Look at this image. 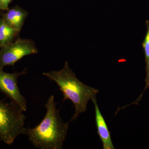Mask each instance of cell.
<instances>
[{
	"label": "cell",
	"mask_w": 149,
	"mask_h": 149,
	"mask_svg": "<svg viewBox=\"0 0 149 149\" xmlns=\"http://www.w3.org/2000/svg\"><path fill=\"white\" fill-rule=\"evenodd\" d=\"M12 0H0V9L3 10H8V5Z\"/></svg>",
	"instance_id": "cell-10"
},
{
	"label": "cell",
	"mask_w": 149,
	"mask_h": 149,
	"mask_svg": "<svg viewBox=\"0 0 149 149\" xmlns=\"http://www.w3.org/2000/svg\"><path fill=\"white\" fill-rule=\"evenodd\" d=\"M42 74L58 85L64 96L63 101L68 99L74 104L75 113L70 121L75 120L80 113L86 111L88 102L96 98L99 93L97 89L85 85L78 80L67 61L61 70H52Z\"/></svg>",
	"instance_id": "cell-2"
},
{
	"label": "cell",
	"mask_w": 149,
	"mask_h": 149,
	"mask_svg": "<svg viewBox=\"0 0 149 149\" xmlns=\"http://www.w3.org/2000/svg\"><path fill=\"white\" fill-rule=\"evenodd\" d=\"M7 11L3 17L4 21L9 26L19 32L28 15V12L18 6Z\"/></svg>",
	"instance_id": "cell-7"
},
{
	"label": "cell",
	"mask_w": 149,
	"mask_h": 149,
	"mask_svg": "<svg viewBox=\"0 0 149 149\" xmlns=\"http://www.w3.org/2000/svg\"><path fill=\"white\" fill-rule=\"evenodd\" d=\"M23 111L15 102L0 99V141L11 145L18 136L24 134L26 117Z\"/></svg>",
	"instance_id": "cell-3"
},
{
	"label": "cell",
	"mask_w": 149,
	"mask_h": 149,
	"mask_svg": "<svg viewBox=\"0 0 149 149\" xmlns=\"http://www.w3.org/2000/svg\"><path fill=\"white\" fill-rule=\"evenodd\" d=\"M45 106L47 113L44 119L35 128H25L24 134L37 148L63 149L69 122L65 123L62 120L53 95L48 99Z\"/></svg>",
	"instance_id": "cell-1"
},
{
	"label": "cell",
	"mask_w": 149,
	"mask_h": 149,
	"mask_svg": "<svg viewBox=\"0 0 149 149\" xmlns=\"http://www.w3.org/2000/svg\"><path fill=\"white\" fill-rule=\"evenodd\" d=\"M38 53L35 42L32 40L18 38L15 42L2 47L0 50V69L4 67L14 66L25 56Z\"/></svg>",
	"instance_id": "cell-4"
},
{
	"label": "cell",
	"mask_w": 149,
	"mask_h": 149,
	"mask_svg": "<svg viewBox=\"0 0 149 149\" xmlns=\"http://www.w3.org/2000/svg\"><path fill=\"white\" fill-rule=\"evenodd\" d=\"M146 25L147 27L146 34L144 38L143 42L142 43V46L145 53V62L146 63V77L145 79L146 85L143 93L139 96L136 101L133 103L135 104L141 100L144 92L149 88V21L148 20L146 21Z\"/></svg>",
	"instance_id": "cell-9"
},
{
	"label": "cell",
	"mask_w": 149,
	"mask_h": 149,
	"mask_svg": "<svg viewBox=\"0 0 149 149\" xmlns=\"http://www.w3.org/2000/svg\"><path fill=\"white\" fill-rule=\"evenodd\" d=\"M19 32L6 24L3 17L0 18V47L13 42Z\"/></svg>",
	"instance_id": "cell-8"
},
{
	"label": "cell",
	"mask_w": 149,
	"mask_h": 149,
	"mask_svg": "<svg viewBox=\"0 0 149 149\" xmlns=\"http://www.w3.org/2000/svg\"><path fill=\"white\" fill-rule=\"evenodd\" d=\"M27 73L26 68L20 72L10 73L0 69V93L4 94L7 97L15 102L23 111L27 110L26 99L20 93L17 85V78Z\"/></svg>",
	"instance_id": "cell-5"
},
{
	"label": "cell",
	"mask_w": 149,
	"mask_h": 149,
	"mask_svg": "<svg viewBox=\"0 0 149 149\" xmlns=\"http://www.w3.org/2000/svg\"><path fill=\"white\" fill-rule=\"evenodd\" d=\"M92 101L95 106V119L97 133L102 143L103 149H114L111 136L110 131L99 108L96 98L93 99Z\"/></svg>",
	"instance_id": "cell-6"
}]
</instances>
